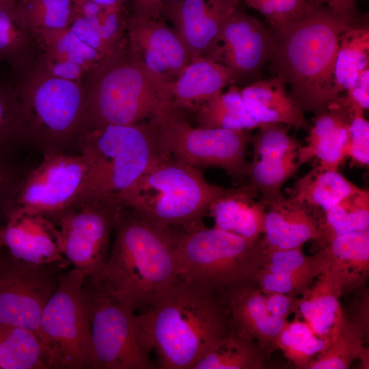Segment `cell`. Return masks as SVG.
I'll return each instance as SVG.
<instances>
[{
    "instance_id": "obj_1",
    "label": "cell",
    "mask_w": 369,
    "mask_h": 369,
    "mask_svg": "<svg viewBox=\"0 0 369 369\" xmlns=\"http://www.w3.org/2000/svg\"><path fill=\"white\" fill-rule=\"evenodd\" d=\"M135 318L141 345L162 369H193L232 329L223 294L180 277Z\"/></svg>"
},
{
    "instance_id": "obj_2",
    "label": "cell",
    "mask_w": 369,
    "mask_h": 369,
    "mask_svg": "<svg viewBox=\"0 0 369 369\" xmlns=\"http://www.w3.org/2000/svg\"><path fill=\"white\" fill-rule=\"evenodd\" d=\"M360 21L347 20L327 6L315 5L298 19L270 28L274 38L270 70L289 86V95L303 112L318 115L339 99L333 72L340 36L347 27Z\"/></svg>"
},
{
    "instance_id": "obj_3",
    "label": "cell",
    "mask_w": 369,
    "mask_h": 369,
    "mask_svg": "<svg viewBox=\"0 0 369 369\" xmlns=\"http://www.w3.org/2000/svg\"><path fill=\"white\" fill-rule=\"evenodd\" d=\"M113 231L105 268L95 279L134 311L141 310L179 277L176 243L180 232L159 228L124 206Z\"/></svg>"
},
{
    "instance_id": "obj_4",
    "label": "cell",
    "mask_w": 369,
    "mask_h": 369,
    "mask_svg": "<svg viewBox=\"0 0 369 369\" xmlns=\"http://www.w3.org/2000/svg\"><path fill=\"white\" fill-rule=\"evenodd\" d=\"M82 82L87 131L138 124L174 109L173 81L149 69L128 51L126 44L89 70Z\"/></svg>"
},
{
    "instance_id": "obj_5",
    "label": "cell",
    "mask_w": 369,
    "mask_h": 369,
    "mask_svg": "<svg viewBox=\"0 0 369 369\" xmlns=\"http://www.w3.org/2000/svg\"><path fill=\"white\" fill-rule=\"evenodd\" d=\"M77 146L89 169L74 204L94 199L118 200L149 167L169 156L163 145L161 116L146 123L88 130Z\"/></svg>"
},
{
    "instance_id": "obj_6",
    "label": "cell",
    "mask_w": 369,
    "mask_h": 369,
    "mask_svg": "<svg viewBox=\"0 0 369 369\" xmlns=\"http://www.w3.org/2000/svg\"><path fill=\"white\" fill-rule=\"evenodd\" d=\"M235 190L209 183L197 168L169 155L118 200L159 228L186 232L202 226L210 205Z\"/></svg>"
},
{
    "instance_id": "obj_7",
    "label": "cell",
    "mask_w": 369,
    "mask_h": 369,
    "mask_svg": "<svg viewBox=\"0 0 369 369\" xmlns=\"http://www.w3.org/2000/svg\"><path fill=\"white\" fill-rule=\"evenodd\" d=\"M16 76L28 145L42 154L77 146L88 128L83 82L54 76L36 66Z\"/></svg>"
},
{
    "instance_id": "obj_8",
    "label": "cell",
    "mask_w": 369,
    "mask_h": 369,
    "mask_svg": "<svg viewBox=\"0 0 369 369\" xmlns=\"http://www.w3.org/2000/svg\"><path fill=\"white\" fill-rule=\"evenodd\" d=\"M264 255L260 239L250 241L215 226L180 232L176 243L178 276L221 294L255 280Z\"/></svg>"
},
{
    "instance_id": "obj_9",
    "label": "cell",
    "mask_w": 369,
    "mask_h": 369,
    "mask_svg": "<svg viewBox=\"0 0 369 369\" xmlns=\"http://www.w3.org/2000/svg\"><path fill=\"white\" fill-rule=\"evenodd\" d=\"M84 277L74 267L60 273L43 308L36 334L46 348L51 368H90L91 331Z\"/></svg>"
},
{
    "instance_id": "obj_10",
    "label": "cell",
    "mask_w": 369,
    "mask_h": 369,
    "mask_svg": "<svg viewBox=\"0 0 369 369\" xmlns=\"http://www.w3.org/2000/svg\"><path fill=\"white\" fill-rule=\"evenodd\" d=\"M91 331V369H153L141 345L135 311L100 282L84 277Z\"/></svg>"
},
{
    "instance_id": "obj_11",
    "label": "cell",
    "mask_w": 369,
    "mask_h": 369,
    "mask_svg": "<svg viewBox=\"0 0 369 369\" xmlns=\"http://www.w3.org/2000/svg\"><path fill=\"white\" fill-rule=\"evenodd\" d=\"M176 109L161 116L164 149L169 156L194 167H216L234 180L247 176L249 130L193 127Z\"/></svg>"
},
{
    "instance_id": "obj_12",
    "label": "cell",
    "mask_w": 369,
    "mask_h": 369,
    "mask_svg": "<svg viewBox=\"0 0 369 369\" xmlns=\"http://www.w3.org/2000/svg\"><path fill=\"white\" fill-rule=\"evenodd\" d=\"M121 207L113 197L94 199L77 203L50 219L59 230L64 258L85 277L97 279L101 275Z\"/></svg>"
},
{
    "instance_id": "obj_13",
    "label": "cell",
    "mask_w": 369,
    "mask_h": 369,
    "mask_svg": "<svg viewBox=\"0 0 369 369\" xmlns=\"http://www.w3.org/2000/svg\"><path fill=\"white\" fill-rule=\"evenodd\" d=\"M88 169L87 160L81 153L43 154L41 163L25 176L10 213L55 217L76 202Z\"/></svg>"
},
{
    "instance_id": "obj_14",
    "label": "cell",
    "mask_w": 369,
    "mask_h": 369,
    "mask_svg": "<svg viewBox=\"0 0 369 369\" xmlns=\"http://www.w3.org/2000/svg\"><path fill=\"white\" fill-rule=\"evenodd\" d=\"M55 264H36L0 254V323L37 332L40 316L60 273Z\"/></svg>"
},
{
    "instance_id": "obj_15",
    "label": "cell",
    "mask_w": 369,
    "mask_h": 369,
    "mask_svg": "<svg viewBox=\"0 0 369 369\" xmlns=\"http://www.w3.org/2000/svg\"><path fill=\"white\" fill-rule=\"evenodd\" d=\"M251 137L253 159L249 163V184L260 194L266 206L282 200V188L299 169L300 143L279 124H262Z\"/></svg>"
},
{
    "instance_id": "obj_16",
    "label": "cell",
    "mask_w": 369,
    "mask_h": 369,
    "mask_svg": "<svg viewBox=\"0 0 369 369\" xmlns=\"http://www.w3.org/2000/svg\"><path fill=\"white\" fill-rule=\"evenodd\" d=\"M242 0H165L162 14L185 47L191 61L205 57L220 62L219 34Z\"/></svg>"
},
{
    "instance_id": "obj_17",
    "label": "cell",
    "mask_w": 369,
    "mask_h": 369,
    "mask_svg": "<svg viewBox=\"0 0 369 369\" xmlns=\"http://www.w3.org/2000/svg\"><path fill=\"white\" fill-rule=\"evenodd\" d=\"M221 60L234 72V81L258 79L274 48L272 30L237 7L219 34Z\"/></svg>"
},
{
    "instance_id": "obj_18",
    "label": "cell",
    "mask_w": 369,
    "mask_h": 369,
    "mask_svg": "<svg viewBox=\"0 0 369 369\" xmlns=\"http://www.w3.org/2000/svg\"><path fill=\"white\" fill-rule=\"evenodd\" d=\"M126 49L149 69L174 81L191 62L189 55L172 28L161 19L133 15L127 20Z\"/></svg>"
},
{
    "instance_id": "obj_19",
    "label": "cell",
    "mask_w": 369,
    "mask_h": 369,
    "mask_svg": "<svg viewBox=\"0 0 369 369\" xmlns=\"http://www.w3.org/2000/svg\"><path fill=\"white\" fill-rule=\"evenodd\" d=\"M3 245L12 256L27 262L61 268L69 264L62 252L59 229L42 215L10 213L4 223Z\"/></svg>"
},
{
    "instance_id": "obj_20",
    "label": "cell",
    "mask_w": 369,
    "mask_h": 369,
    "mask_svg": "<svg viewBox=\"0 0 369 369\" xmlns=\"http://www.w3.org/2000/svg\"><path fill=\"white\" fill-rule=\"evenodd\" d=\"M302 247L264 251L262 264L255 281L262 292H278L290 297L301 295L329 263L324 247L307 256Z\"/></svg>"
},
{
    "instance_id": "obj_21",
    "label": "cell",
    "mask_w": 369,
    "mask_h": 369,
    "mask_svg": "<svg viewBox=\"0 0 369 369\" xmlns=\"http://www.w3.org/2000/svg\"><path fill=\"white\" fill-rule=\"evenodd\" d=\"M351 118V107L341 96L316 115L308 129L306 144L299 148L298 163L301 165L315 158L322 167L338 170L348 157Z\"/></svg>"
},
{
    "instance_id": "obj_22",
    "label": "cell",
    "mask_w": 369,
    "mask_h": 369,
    "mask_svg": "<svg viewBox=\"0 0 369 369\" xmlns=\"http://www.w3.org/2000/svg\"><path fill=\"white\" fill-rule=\"evenodd\" d=\"M223 296L232 326L268 353L287 320L268 310L264 295L255 280L235 286Z\"/></svg>"
},
{
    "instance_id": "obj_23",
    "label": "cell",
    "mask_w": 369,
    "mask_h": 369,
    "mask_svg": "<svg viewBox=\"0 0 369 369\" xmlns=\"http://www.w3.org/2000/svg\"><path fill=\"white\" fill-rule=\"evenodd\" d=\"M268 207L260 239L264 251L294 249L310 240L322 243L320 223L303 206L284 197Z\"/></svg>"
},
{
    "instance_id": "obj_24",
    "label": "cell",
    "mask_w": 369,
    "mask_h": 369,
    "mask_svg": "<svg viewBox=\"0 0 369 369\" xmlns=\"http://www.w3.org/2000/svg\"><path fill=\"white\" fill-rule=\"evenodd\" d=\"M240 90L247 111L260 125L275 123L310 128L303 111L278 78L258 79Z\"/></svg>"
},
{
    "instance_id": "obj_25",
    "label": "cell",
    "mask_w": 369,
    "mask_h": 369,
    "mask_svg": "<svg viewBox=\"0 0 369 369\" xmlns=\"http://www.w3.org/2000/svg\"><path fill=\"white\" fill-rule=\"evenodd\" d=\"M258 194L248 184L213 202L208 212L215 227L250 241L260 239L264 232L266 206L261 200L255 201Z\"/></svg>"
},
{
    "instance_id": "obj_26",
    "label": "cell",
    "mask_w": 369,
    "mask_h": 369,
    "mask_svg": "<svg viewBox=\"0 0 369 369\" xmlns=\"http://www.w3.org/2000/svg\"><path fill=\"white\" fill-rule=\"evenodd\" d=\"M325 247L340 296L365 284L369 272V230L336 236Z\"/></svg>"
},
{
    "instance_id": "obj_27",
    "label": "cell",
    "mask_w": 369,
    "mask_h": 369,
    "mask_svg": "<svg viewBox=\"0 0 369 369\" xmlns=\"http://www.w3.org/2000/svg\"><path fill=\"white\" fill-rule=\"evenodd\" d=\"M297 300V310L313 332L328 342L336 336L344 314L340 305L338 293L329 263L323 271Z\"/></svg>"
},
{
    "instance_id": "obj_28",
    "label": "cell",
    "mask_w": 369,
    "mask_h": 369,
    "mask_svg": "<svg viewBox=\"0 0 369 369\" xmlns=\"http://www.w3.org/2000/svg\"><path fill=\"white\" fill-rule=\"evenodd\" d=\"M234 81L233 71L223 64L205 57L195 59L173 81L174 107L178 111L193 109L222 93Z\"/></svg>"
},
{
    "instance_id": "obj_29",
    "label": "cell",
    "mask_w": 369,
    "mask_h": 369,
    "mask_svg": "<svg viewBox=\"0 0 369 369\" xmlns=\"http://www.w3.org/2000/svg\"><path fill=\"white\" fill-rule=\"evenodd\" d=\"M359 189L338 170L325 169L316 164L292 187L286 189V199L303 206L313 216V211L316 210L325 215Z\"/></svg>"
},
{
    "instance_id": "obj_30",
    "label": "cell",
    "mask_w": 369,
    "mask_h": 369,
    "mask_svg": "<svg viewBox=\"0 0 369 369\" xmlns=\"http://www.w3.org/2000/svg\"><path fill=\"white\" fill-rule=\"evenodd\" d=\"M39 53L38 38L23 21L16 5L0 1V62L20 73L36 65Z\"/></svg>"
},
{
    "instance_id": "obj_31",
    "label": "cell",
    "mask_w": 369,
    "mask_h": 369,
    "mask_svg": "<svg viewBox=\"0 0 369 369\" xmlns=\"http://www.w3.org/2000/svg\"><path fill=\"white\" fill-rule=\"evenodd\" d=\"M36 35L40 53L35 66L54 76L82 81L90 67L68 28Z\"/></svg>"
},
{
    "instance_id": "obj_32",
    "label": "cell",
    "mask_w": 369,
    "mask_h": 369,
    "mask_svg": "<svg viewBox=\"0 0 369 369\" xmlns=\"http://www.w3.org/2000/svg\"><path fill=\"white\" fill-rule=\"evenodd\" d=\"M369 68L368 18L347 27L341 33L334 66L333 79L338 96L352 87L359 73Z\"/></svg>"
},
{
    "instance_id": "obj_33",
    "label": "cell",
    "mask_w": 369,
    "mask_h": 369,
    "mask_svg": "<svg viewBox=\"0 0 369 369\" xmlns=\"http://www.w3.org/2000/svg\"><path fill=\"white\" fill-rule=\"evenodd\" d=\"M0 368H51L46 348L32 330L0 323Z\"/></svg>"
},
{
    "instance_id": "obj_34",
    "label": "cell",
    "mask_w": 369,
    "mask_h": 369,
    "mask_svg": "<svg viewBox=\"0 0 369 369\" xmlns=\"http://www.w3.org/2000/svg\"><path fill=\"white\" fill-rule=\"evenodd\" d=\"M368 330V317L359 315L344 322L336 336L327 348L314 357L307 369H346L357 358L366 360L364 339Z\"/></svg>"
},
{
    "instance_id": "obj_35",
    "label": "cell",
    "mask_w": 369,
    "mask_h": 369,
    "mask_svg": "<svg viewBox=\"0 0 369 369\" xmlns=\"http://www.w3.org/2000/svg\"><path fill=\"white\" fill-rule=\"evenodd\" d=\"M266 353L260 345L238 333L232 326L193 369H260Z\"/></svg>"
},
{
    "instance_id": "obj_36",
    "label": "cell",
    "mask_w": 369,
    "mask_h": 369,
    "mask_svg": "<svg viewBox=\"0 0 369 369\" xmlns=\"http://www.w3.org/2000/svg\"><path fill=\"white\" fill-rule=\"evenodd\" d=\"M195 118L197 126L202 128L249 131L260 126L247 111L241 90L235 85L200 103Z\"/></svg>"
},
{
    "instance_id": "obj_37",
    "label": "cell",
    "mask_w": 369,
    "mask_h": 369,
    "mask_svg": "<svg viewBox=\"0 0 369 369\" xmlns=\"http://www.w3.org/2000/svg\"><path fill=\"white\" fill-rule=\"evenodd\" d=\"M27 139L14 84L0 77V160L16 161Z\"/></svg>"
},
{
    "instance_id": "obj_38",
    "label": "cell",
    "mask_w": 369,
    "mask_h": 369,
    "mask_svg": "<svg viewBox=\"0 0 369 369\" xmlns=\"http://www.w3.org/2000/svg\"><path fill=\"white\" fill-rule=\"evenodd\" d=\"M322 243L336 236L369 230V191L359 189L325 215L321 224Z\"/></svg>"
},
{
    "instance_id": "obj_39",
    "label": "cell",
    "mask_w": 369,
    "mask_h": 369,
    "mask_svg": "<svg viewBox=\"0 0 369 369\" xmlns=\"http://www.w3.org/2000/svg\"><path fill=\"white\" fill-rule=\"evenodd\" d=\"M328 346V342L318 337L305 322L295 320L286 322L274 342L294 364L305 368L309 362Z\"/></svg>"
},
{
    "instance_id": "obj_40",
    "label": "cell",
    "mask_w": 369,
    "mask_h": 369,
    "mask_svg": "<svg viewBox=\"0 0 369 369\" xmlns=\"http://www.w3.org/2000/svg\"><path fill=\"white\" fill-rule=\"evenodd\" d=\"M15 5L36 34L65 29L72 18L73 0H21Z\"/></svg>"
},
{
    "instance_id": "obj_41",
    "label": "cell",
    "mask_w": 369,
    "mask_h": 369,
    "mask_svg": "<svg viewBox=\"0 0 369 369\" xmlns=\"http://www.w3.org/2000/svg\"><path fill=\"white\" fill-rule=\"evenodd\" d=\"M262 14L272 29L283 27L310 12L315 5L311 0H244Z\"/></svg>"
},
{
    "instance_id": "obj_42",
    "label": "cell",
    "mask_w": 369,
    "mask_h": 369,
    "mask_svg": "<svg viewBox=\"0 0 369 369\" xmlns=\"http://www.w3.org/2000/svg\"><path fill=\"white\" fill-rule=\"evenodd\" d=\"M29 171L16 161L0 160V221L4 223Z\"/></svg>"
},
{
    "instance_id": "obj_43",
    "label": "cell",
    "mask_w": 369,
    "mask_h": 369,
    "mask_svg": "<svg viewBox=\"0 0 369 369\" xmlns=\"http://www.w3.org/2000/svg\"><path fill=\"white\" fill-rule=\"evenodd\" d=\"M348 157L355 164L368 166L369 123L364 111L357 107H351Z\"/></svg>"
},
{
    "instance_id": "obj_44",
    "label": "cell",
    "mask_w": 369,
    "mask_h": 369,
    "mask_svg": "<svg viewBox=\"0 0 369 369\" xmlns=\"http://www.w3.org/2000/svg\"><path fill=\"white\" fill-rule=\"evenodd\" d=\"M344 96V101L351 107H357L363 111L369 108V68L361 71L355 83Z\"/></svg>"
},
{
    "instance_id": "obj_45",
    "label": "cell",
    "mask_w": 369,
    "mask_h": 369,
    "mask_svg": "<svg viewBox=\"0 0 369 369\" xmlns=\"http://www.w3.org/2000/svg\"><path fill=\"white\" fill-rule=\"evenodd\" d=\"M268 310L273 315L286 320L297 310V297L278 292H263Z\"/></svg>"
},
{
    "instance_id": "obj_46",
    "label": "cell",
    "mask_w": 369,
    "mask_h": 369,
    "mask_svg": "<svg viewBox=\"0 0 369 369\" xmlns=\"http://www.w3.org/2000/svg\"><path fill=\"white\" fill-rule=\"evenodd\" d=\"M317 5L327 6L336 14L353 22L362 20L357 8V0H311Z\"/></svg>"
},
{
    "instance_id": "obj_47",
    "label": "cell",
    "mask_w": 369,
    "mask_h": 369,
    "mask_svg": "<svg viewBox=\"0 0 369 369\" xmlns=\"http://www.w3.org/2000/svg\"><path fill=\"white\" fill-rule=\"evenodd\" d=\"M165 0H133V15L146 19H160Z\"/></svg>"
},
{
    "instance_id": "obj_48",
    "label": "cell",
    "mask_w": 369,
    "mask_h": 369,
    "mask_svg": "<svg viewBox=\"0 0 369 369\" xmlns=\"http://www.w3.org/2000/svg\"><path fill=\"white\" fill-rule=\"evenodd\" d=\"M103 6L123 5L125 0H87Z\"/></svg>"
},
{
    "instance_id": "obj_49",
    "label": "cell",
    "mask_w": 369,
    "mask_h": 369,
    "mask_svg": "<svg viewBox=\"0 0 369 369\" xmlns=\"http://www.w3.org/2000/svg\"><path fill=\"white\" fill-rule=\"evenodd\" d=\"M3 228L4 223L0 221V254L2 251L3 245Z\"/></svg>"
},
{
    "instance_id": "obj_50",
    "label": "cell",
    "mask_w": 369,
    "mask_h": 369,
    "mask_svg": "<svg viewBox=\"0 0 369 369\" xmlns=\"http://www.w3.org/2000/svg\"><path fill=\"white\" fill-rule=\"evenodd\" d=\"M20 1L21 0H0V1L7 2V3H14V4H16L20 2Z\"/></svg>"
}]
</instances>
